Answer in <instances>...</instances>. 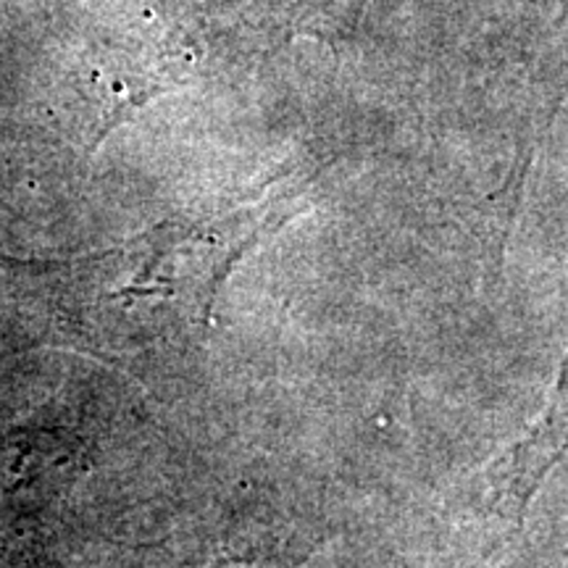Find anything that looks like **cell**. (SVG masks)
Masks as SVG:
<instances>
[{
  "label": "cell",
  "instance_id": "cell-2",
  "mask_svg": "<svg viewBox=\"0 0 568 568\" xmlns=\"http://www.w3.org/2000/svg\"><path fill=\"white\" fill-rule=\"evenodd\" d=\"M566 400L564 379L552 395L548 408L539 414L531 429L510 447L506 456H500L487 471V487L493 495L495 508L500 514L521 524L535 489L542 485L548 471L564 456L566 445Z\"/></svg>",
  "mask_w": 568,
  "mask_h": 568
},
{
  "label": "cell",
  "instance_id": "cell-1",
  "mask_svg": "<svg viewBox=\"0 0 568 568\" xmlns=\"http://www.w3.org/2000/svg\"><path fill=\"white\" fill-rule=\"evenodd\" d=\"M266 222L268 216H245L203 230L161 226L101 261V274H92L95 301L111 305L138 343L180 339L211 322L226 274L266 232Z\"/></svg>",
  "mask_w": 568,
  "mask_h": 568
}]
</instances>
